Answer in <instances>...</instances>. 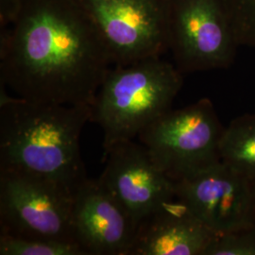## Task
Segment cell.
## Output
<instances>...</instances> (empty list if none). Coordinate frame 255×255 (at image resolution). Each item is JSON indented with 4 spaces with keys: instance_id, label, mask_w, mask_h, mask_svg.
I'll return each instance as SVG.
<instances>
[{
    "instance_id": "obj_6",
    "label": "cell",
    "mask_w": 255,
    "mask_h": 255,
    "mask_svg": "<svg viewBox=\"0 0 255 255\" xmlns=\"http://www.w3.org/2000/svg\"><path fill=\"white\" fill-rule=\"evenodd\" d=\"M72 206L73 192L63 185L35 175L0 169V232L77 244Z\"/></svg>"
},
{
    "instance_id": "obj_10",
    "label": "cell",
    "mask_w": 255,
    "mask_h": 255,
    "mask_svg": "<svg viewBox=\"0 0 255 255\" xmlns=\"http://www.w3.org/2000/svg\"><path fill=\"white\" fill-rule=\"evenodd\" d=\"M71 221L86 255H128L138 225L99 179L89 178L73 193Z\"/></svg>"
},
{
    "instance_id": "obj_15",
    "label": "cell",
    "mask_w": 255,
    "mask_h": 255,
    "mask_svg": "<svg viewBox=\"0 0 255 255\" xmlns=\"http://www.w3.org/2000/svg\"><path fill=\"white\" fill-rule=\"evenodd\" d=\"M204 255H255V225L218 235Z\"/></svg>"
},
{
    "instance_id": "obj_5",
    "label": "cell",
    "mask_w": 255,
    "mask_h": 255,
    "mask_svg": "<svg viewBox=\"0 0 255 255\" xmlns=\"http://www.w3.org/2000/svg\"><path fill=\"white\" fill-rule=\"evenodd\" d=\"M167 41L182 74L226 69L240 46L221 0H167Z\"/></svg>"
},
{
    "instance_id": "obj_7",
    "label": "cell",
    "mask_w": 255,
    "mask_h": 255,
    "mask_svg": "<svg viewBox=\"0 0 255 255\" xmlns=\"http://www.w3.org/2000/svg\"><path fill=\"white\" fill-rule=\"evenodd\" d=\"M113 65L162 57L168 50L167 0H79Z\"/></svg>"
},
{
    "instance_id": "obj_16",
    "label": "cell",
    "mask_w": 255,
    "mask_h": 255,
    "mask_svg": "<svg viewBox=\"0 0 255 255\" xmlns=\"http://www.w3.org/2000/svg\"><path fill=\"white\" fill-rule=\"evenodd\" d=\"M22 0H0V26L1 28L10 26L17 17Z\"/></svg>"
},
{
    "instance_id": "obj_2",
    "label": "cell",
    "mask_w": 255,
    "mask_h": 255,
    "mask_svg": "<svg viewBox=\"0 0 255 255\" xmlns=\"http://www.w3.org/2000/svg\"><path fill=\"white\" fill-rule=\"evenodd\" d=\"M90 106L11 97L0 83V169L35 175L71 192L88 177L80 140Z\"/></svg>"
},
{
    "instance_id": "obj_1",
    "label": "cell",
    "mask_w": 255,
    "mask_h": 255,
    "mask_svg": "<svg viewBox=\"0 0 255 255\" xmlns=\"http://www.w3.org/2000/svg\"><path fill=\"white\" fill-rule=\"evenodd\" d=\"M113 65L79 0H22L0 34V83L27 101L90 106Z\"/></svg>"
},
{
    "instance_id": "obj_14",
    "label": "cell",
    "mask_w": 255,
    "mask_h": 255,
    "mask_svg": "<svg viewBox=\"0 0 255 255\" xmlns=\"http://www.w3.org/2000/svg\"><path fill=\"white\" fill-rule=\"evenodd\" d=\"M239 46L255 47V0H221Z\"/></svg>"
},
{
    "instance_id": "obj_12",
    "label": "cell",
    "mask_w": 255,
    "mask_h": 255,
    "mask_svg": "<svg viewBox=\"0 0 255 255\" xmlns=\"http://www.w3.org/2000/svg\"><path fill=\"white\" fill-rule=\"evenodd\" d=\"M219 158L223 164L255 182V113L239 116L224 128Z\"/></svg>"
},
{
    "instance_id": "obj_3",
    "label": "cell",
    "mask_w": 255,
    "mask_h": 255,
    "mask_svg": "<svg viewBox=\"0 0 255 255\" xmlns=\"http://www.w3.org/2000/svg\"><path fill=\"white\" fill-rule=\"evenodd\" d=\"M182 73L161 57L110 68L92 104L91 121L103 130V147L134 140L172 109Z\"/></svg>"
},
{
    "instance_id": "obj_11",
    "label": "cell",
    "mask_w": 255,
    "mask_h": 255,
    "mask_svg": "<svg viewBox=\"0 0 255 255\" xmlns=\"http://www.w3.org/2000/svg\"><path fill=\"white\" fill-rule=\"evenodd\" d=\"M217 236L175 196L138 222L128 255H204Z\"/></svg>"
},
{
    "instance_id": "obj_9",
    "label": "cell",
    "mask_w": 255,
    "mask_h": 255,
    "mask_svg": "<svg viewBox=\"0 0 255 255\" xmlns=\"http://www.w3.org/2000/svg\"><path fill=\"white\" fill-rule=\"evenodd\" d=\"M99 178L106 189L138 222L175 197L174 182L151 160L139 141H124L105 151Z\"/></svg>"
},
{
    "instance_id": "obj_8",
    "label": "cell",
    "mask_w": 255,
    "mask_h": 255,
    "mask_svg": "<svg viewBox=\"0 0 255 255\" xmlns=\"http://www.w3.org/2000/svg\"><path fill=\"white\" fill-rule=\"evenodd\" d=\"M173 182L175 196L217 235L255 225V182L221 161Z\"/></svg>"
},
{
    "instance_id": "obj_13",
    "label": "cell",
    "mask_w": 255,
    "mask_h": 255,
    "mask_svg": "<svg viewBox=\"0 0 255 255\" xmlns=\"http://www.w3.org/2000/svg\"><path fill=\"white\" fill-rule=\"evenodd\" d=\"M1 255H86L81 247L75 243L15 237L0 232Z\"/></svg>"
},
{
    "instance_id": "obj_4",
    "label": "cell",
    "mask_w": 255,
    "mask_h": 255,
    "mask_svg": "<svg viewBox=\"0 0 255 255\" xmlns=\"http://www.w3.org/2000/svg\"><path fill=\"white\" fill-rule=\"evenodd\" d=\"M224 128L211 100L169 110L137 137L151 160L172 181L220 161Z\"/></svg>"
}]
</instances>
